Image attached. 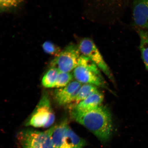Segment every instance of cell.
<instances>
[{"mask_svg":"<svg viewBox=\"0 0 148 148\" xmlns=\"http://www.w3.org/2000/svg\"><path fill=\"white\" fill-rule=\"evenodd\" d=\"M70 115L74 121L84 126L103 143L110 140L113 124L112 116L106 107L101 105L85 112L71 110Z\"/></svg>","mask_w":148,"mask_h":148,"instance_id":"6da1fadb","label":"cell"},{"mask_svg":"<svg viewBox=\"0 0 148 148\" xmlns=\"http://www.w3.org/2000/svg\"><path fill=\"white\" fill-rule=\"evenodd\" d=\"M46 131L55 148H83L86 145V140L71 128L66 119Z\"/></svg>","mask_w":148,"mask_h":148,"instance_id":"7a4b0ae2","label":"cell"},{"mask_svg":"<svg viewBox=\"0 0 148 148\" xmlns=\"http://www.w3.org/2000/svg\"><path fill=\"white\" fill-rule=\"evenodd\" d=\"M73 76L81 83L90 84L97 87L105 86L104 79L99 68L93 62L81 55L78 64L73 70Z\"/></svg>","mask_w":148,"mask_h":148,"instance_id":"3957f363","label":"cell"},{"mask_svg":"<svg viewBox=\"0 0 148 148\" xmlns=\"http://www.w3.org/2000/svg\"><path fill=\"white\" fill-rule=\"evenodd\" d=\"M55 119L49 97L47 93L42 96L36 109L27 120L25 125L36 128H48L53 125Z\"/></svg>","mask_w":148,"mask_h":148,"instance_id":"277c9868","label":"cell"},{"mask_svg":"<svg viewBox=\"0 0 148 148\" xmlns=\"http://www.w3.org/2000/svg\"><path fill=\"white\" fill-rule=\"evenodd\" d=\"M16 139L20 148H55L46 131L23 130L18 133Z\"/></svg>","mask_w":148,"mask_h":148,"instance_id":"5b68a950","label":"cell"},{"mask_svg":"<svg viewBox=\"0 0 148 148\" xmlns=\"http://www.w3.org/2000/svg\"><path fill=\"white\" fill-rule=\"evenodd\" d=\"M81 55L78 46L70 44L51 61V66L56 68L60 72L70 73L76 67Z\"/></svg>","mask_w":148,"mask_h":148,"instance_id":"8992f818","label":"cell"},{"mask_svg":"<svg viewBox=\"0 0 148 148\" xmlns=\"http://www.w3.org/2000/svg\"><path fill=\"white\" fill-rule=\"evenodd\" d=\"M81 55L88 58L96 64L108 78L113 81V77L110 68L94 42L90 38H86L81 40L78 45Z\"/></svg>","mask_w":148,"mask_h":148,"instance_id":"52a82bcc","label":"cell"},{"mask_svg":"<svg viewBox=\"0 0 148 148\" xmlns=\"http://www.w3.org/2000/svg\"><path fill=\"white\" fill-rule=\"evenodd\" d=\"M82 84L77 81H72L64 87L55 90L53 96L59 105H71L75 100Z\"/></svg>","mask_w":148,"mask_h":148,"instance_id":"ba28073f","label":"cell"},{"mask_svg":"<svg viewBox=\"0 0 148 148\" xmlns=\"http://www.w3.org/2000/svg\"><path fill=\"white\" fill-rule=\"evenodd\" d=\"M135 25L148 31V0H135L133 11Z\"/></svg>","mask_w":148,"mask_h":148,"instance_id":"9c48e42d","label":"cell"},{"mask_svg":"<svg viewBox=\"0 0 148 148\" xmlns=\"http://www.w3.org/2000/svg\"><path fill=\"white\" fill-rule=\"evenodd\" d=\"M103 99V94L98 90L80 102L76 106L71 108V110L85 112L93 110L101 106Z\"/></svg>","mask_w":148,"mask_h":148,"instance_id":"30bf717a","label":"cell"},{"mask_svg":"<svg viewBox=\"0 0 148 148\" xmlns=\"http://www.w3.org/2000/svg\"><path fill=\"white\" fill-rule=\"evenodd\" d=\"M140 38V49L142 58L148 71V31L140 29L138 32Z\"/></svg>","mask_w":148,"mask_h":148,"instance_id":"8fae6325","label":"cell"},{"mask_svg":"<svg viewBox=\"0 0 148 148\" xmlns=\"http://www.w3.org/2000/svg\"><path fill=\"white\" fill-rule=\"evenodd\" d=\"M97 87L90 84L82 85L78 95L74 102L70 105L71 108H73L81 101L88 97L89 96L98 91Z\"/></svg>","mask_w":148,"mask_h":148,"instance_id":"7c38bea8","label":"cell"},{"mask_svg":"<svg viewBox=\"0 0 148 148\" xmlns=\"http://www.w3.org/2000/svg\"><path fill=\"white\" fill-rule=\"evenodd\" d=\"M60 72L56 68L51 66L42 77V86L46 88H54Z\"/></svg>","mask_w":148,"mask_h":148,"instance_id":"4fadbf2b","label":"cell"},{"mask_svg":"<svg viewBox=\"0 0 148 148\" xmlns=\"http://www.w3.org/2000/svg\"><path fill=\"white\" fill-rule=\"evenodd\" d=\"M73 77V75L71 73L60 72L54 88H58L64 87L72 82Z\"/></svg>","mask_w":148,"mask_h":148,"instance_id":"5bb4252c","label":"cell"},{"mask_svg":"<svg viewBox=\"0 0 148 148\" xmlns=\"http://www.w3.org/2000/svg\"><path fill=\"white\" fill-rule=\"evenodd\" d=\"M25 0H0V8L1 12L15 8L23 3Z\"/></svg>","mask_w":148,"mask_h":148,"instance_id":"9a60e30c","label":"cell"},{"mask_svg":"<svg viewBox=\"0 0 148 148\" xmlns=\"http://www.w3.org/2000/svg\"><path fill=\"white\" fill-rule=\"evenodd\" d=\"M42 47L45 53L50 55L55 56V57L58 56L62 51L60 47L50 41L44 42L42 45Z\"/></svg>","mask_w":148,"mask_h":148,"instance_id":"2e32d148","label":"cell"}]
</instances>
